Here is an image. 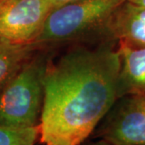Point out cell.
Listing matches in <instances>:
<instances>
[{"label": "cell", "mask_w": 145, "mask_h": 145, "mask_svg": "<svg viewBox=\"0 0 145 145\" xmlns=\"http://www.w3.org/2000/svg\"><path fill=\"white\" fill-rule=\"evenodd\" d=\"M119 57L111 38L80 43L48 64L40 137L45 145H81L118 99Z\"/></svg>", "instance_id": "6da1fadb"}, {"label": "cell", "mask_w": 145, "mask_h": 145, "mask_svg": "<svg viewBox=\"0 0 145 145\" xmlns=\"http://www.w3.org/2000/svg\"><path fill=\"white\" fill-rule=\"evenodd\" d=\"M127 0H76L52 7L33 44L36 49L54 50L64 44L110 38L108 22Z\"/></svg>", "instance_id": "7a4b0ae2"}, {"label": "cell", "mask_w": 145, "mask_h": 145, "mask_svg": "<svg viewBox=\"0 0 145 145\" xmlns=\"http://www.w3.org/2000/svg\"><path fill=\"white\" fill-rule=\"evenodd\" d=\"M53 50L36 49L0 91V125L26 128L39 125L44 81Z\"/></svg>", "instance_id": "3957f363"}, {"label": "cell", "mask_w": 145, "mask_h": 145, "mask_svg": "<svg viewBox=\"0 0 145 145\" xmlns=\"http://www.w3.org/2000/svg\"><path fill=\"white\" fill-rule=\"evenodd\" d=\"M91 136L114 145H145V94L119 98Z\"/></svg>", "instance_id": "277c9868"}, {"label": "cell", "mask_w": 145, "mask_h": 145, "mask_svg": "<svg viewBox=\"0 0 145 145\" xmlns=\"http://www.w3.org/2000/svg\"><path fill=\"white\" fill-rule=\"evenodd\" d=\"M52 8L50 0H0V40L33 46Z\"/></svg>", "instance_id": "5b68a950"}, {"label": "cell", "mask_w": 145, "mask_h": 145, "mask_svg": "<svg viewBox=\"0 0 145 145\" xmlns=\"http://www.w3.org/2000/svg\"><path fill=\"white\" fill-rule=\"evenodd\" d=\"M119 57L118 99L145 94V47L117 42Z\"/></svg>", "instance_id": "8992f818"}, {"label": "cell", "mask_w": 145, "mask_h": 145, "mask_svg": "<svg viewBox=\"0 0 145 145\" xmlns=\"http://www.w3.org/2000/svg\"><path fill=\"white\" fill-rule=\"evenodd\" d=\"M107 35L117 42L145 47V7L123 3L109 20Z\"/></svg>", "instance_id": "52a82bcc"}, {"label": "cell", "mask_w": 145, "mask_h": 145, "mask_svg": "<svg viewBox=\"0 0 145 145\" xmlns=\"http://www.w3.org/2000/svg\"><path fill=\"white\" fill-rule=\"evenodd\" d=\"M36 49L0 40V91Z\"/></svg>", "instance_id": "ba28073f"}, {"label": "cell", "mask_w": 145, "mask_h": 145, "mask_svg": "<svg viewBox=\"0 0 145 145\" xmlns=\"http://www.w3.org/2000/svg\"><path fill=\"white\" fill-rule=\"evenodd\" d=\"M39 136V125L26 128L0 125V145H35Z\"/></svg>", "instance_id": "9c48e42d"}, {"label": "cell", "mask_w": 145, "mask_h": 145, "mask_svg": "<svg viewBox=\"0 0 145 145\" xmlns=\"http://www.w3.org/2000/svg\"><path fill=\"white\" fill-rule=\"evenodd\" d=\"M81 145H114L110 143H109L106 140H102V139H94V140H92V141H89V142H86L85 141L83 144H82Z\"/></svg>", "instance_id": "30bf717a"}, {"label": "cell", "mask_w": 145, "mask_h": 145, "mask_svg": "<svg viewBox=\"0 0 145 145\" xmlns=\"http://www.w3.org/2000/svg\"><path fill=\"white\" fill-rule=\"evenodd\" d=\"M50 1H51L52 7H54L63 5V4H65V3H70V2H73L76 0H50Z\"/></svg>", "instance_id": "8fae6325"}, {"label": "cell", "mask_w": 145, "mask_h": 145, "mask_svg": "<svg viewBox=\"0 0 145 145\" xmlns=\"http://www.w3.org/2000/svg\"><path fill=\"white\" fill-rule=\"evenodd\" d=\"M127 1L133 3V4H135V5L145 7V0H127Z\"/></svg>", "instance_id": "7c38bea8"}]
</instances>
